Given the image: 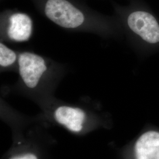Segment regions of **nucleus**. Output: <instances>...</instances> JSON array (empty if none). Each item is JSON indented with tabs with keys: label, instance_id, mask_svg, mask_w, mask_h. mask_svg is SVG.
Instances as JSON below:
<instances>
[{
	"label": "nucleus",
	"instance_id": "obj_7",
	"mask_svg": "<svg viewBox=\"0 0 159 159\" xmlns=\"http://www.w3.org/2000/svg\"><path fill=\"white\" fill-rule=\"evenodd\" d=\"M16 60V54L14 51L7 48L5 45L0 44V65L8 67Z\"/></svg>",
	"mask_w": 159,
	"mask_h": 159
},
{
	"label": "nucleus",
	"instance_id": "obj_5",
	"mask_svg": "<svg viewBox=\"0 0 159 159\" xmlns=\"http://www.w3.org/2000/svg\"><path fill=\"white\" fill-rule=\"evenodd\" d=\"M135 159H159V132L148 131L139 137L134 145Z\"/></svg>",
	"mask_w": 159,
	"mask_h": 159
},
{
	"label": "nucleus",
	"instance_id": "obj_6",
	"mask_svg": "<svg viewBox=\"0 0 159 159\" xmlns=\"http://www.w3.org/2000/svg\"><path fill=\"white\" fill-rule=\"evenodd\" d=\"M32 32V21L25 14L16 13L10 18L8 35L16 41H25L30 39Z\"/></svg>",
	"mask_w": 159,
	"mask_h": 159
},
{
	"label": "nucleus",
	"instance_id": "obj_4",
	"mask_svg": "<svg viewBox=\"0 0 159 159\" xmlns=\"http://www.w3.org/2000/svg\"><path fill=\"white\" fill-rule=\"evenodd\" d=\"M85 112L79 108L60 106L54 112V119L58 123L73 133H79L83 129Z\"/></svg>",
	"mask_w": 159,
	"mask_h": 159
},
{
	"label": "nucleus",
	"instance_id": "obj_8",
	"mask_svg": "<svg viewBox=\"0 0 159 159\" xmlns=\"http://www.w3.org/2000/svg\"><path fill=\"white\" fill-rule=\"evenodd\" d=\"M10 159H39L37 156L34 153H27L21 154L12 156Z\"/></svg>",
	"mask_w": 159,
	"mask_h": 159
},
{
	"label": "nucleus",
	"instance_id": "obj_2",
	"mask_svg": "<svg viewBox=\"0 0 159 159\" xmlns=\"http://www.w3.org/2000/svg\"><path fill=\"white\" fill-rule=\"evenodd\" d=\"M127 23L129 28L146 42L159 43V23L151 14L140 11L133 12L128 17Z\"/></svg>",
	"mask_w": 159,
	"mask_h": 159
},
{
	"label": "nucleus",
	"instance_id": "obj_3",
	"mask_svg": "<svg viewBox=\"0 0 159 159\" xmlns=\"http://www.w3.org/2000/svg\"><path fill=\"white\" fill-rule=\"evenodd\" d=\"M20 74L24 83L33 89L39 83L41 77L47 70L44 60L31 52H23L18 59Z\"/></svg>",
	"mask_w": 159,
	"mask_h": 159
},
{
	"label": "nucleus",
	"instance_id": "obj_1",
	"mask_svg": "<svg viewBox=\"0 0 159 159\" xmlns=\"http://www.w3.org/2000/svg\"><path fill=\"white\" fill-rule=\"evenodd\" d=\"M45 13L52 21L64 28L78 27L84 20L83 13L66 0H48Z\"/></svg>",
	"mask_w": 159,
	"mask_h": 159
}]
</instances>
